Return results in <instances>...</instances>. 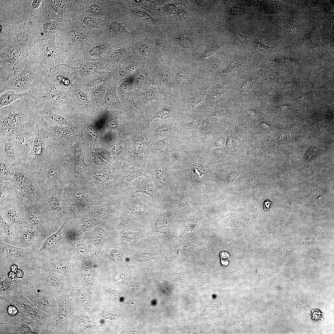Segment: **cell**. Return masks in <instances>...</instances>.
<instances>
[{
    "instance_id": "cell-1",
    "label": "cell",
    "mask_w": 334,
    "mask_h": 334,
    "mask_svg": "<svg viewBox=\"0 0 334 334\" xmlns=\"http://www.w3.org/2000/svg\"><path fill=\"white\" fill-rule=\"evenodd\" d=\"M75 58L69 44L57 36L38 41L28 54L27 63L51 70L60 65H70Z\"/></svg>"
},
{
    "instance_id": "cell-2",
    "label": "cell",
    "mask_w": 334,
    "mask_h": 334,
    "mask_svg": "<svg viewBox=\"0 0 334 334\" xmlns=\"http://www.w3.org/2000/svg\"><path fill=\"white\" fill-rule=\"evenodd\" d=\"M113 16L133 33L158 31L160 20L135 4L133 0H106Z\"/></svg>"
},
{
    "instance_id": "cell-3",
    "label": "cell",
    "mask_w": 334,
    "mask_h": 334,
    "mask_svg": "<svg viewBox=\"0 0 334 334\" xmlns=\"http://www.w3.org/2000/svg\"><path fill=\"white\" fill-rule=\"evenodd\" d=\"M63 192L73 213H79L91 206L106 205L115 199L114 196H106L101 194L83 176H74Z\"/></svg>"
},
{
    "instance_id": "cell-4",
    "label": "cell",
    "mask_w": 334,
    "mask_h": 334,
    "mask_svg": "<svg viewBox=\"0 0 334 334\" xmlns=\"http://www.w3.org/2000/svg\"><path fill=\"white\" fill-rule=\"evenodd\" d=\"M37 104L34 98H20L0 109V133H12L30 126L38 119Z\"/></svg>"
},
{
    "instance_id": "cell-5",
    "label": "cell",
    "mask_w": 334,
    "mask_h": 334,
    "mask_svg": "<svg viewBox=\"0 0 334 334\" xmlns=\"http://www.w3.org/2000/svg\"><path fill=\"white\" fill-rule=\"evenodd\" d=\"M38 41L34 36H30L18 44L1 46L0 89L23 70L28 63L30 50Z\"/></svg>"
},
{
    "instance_id": "cell-6",
    "label": "cell",
    "mask_w": 334,
    "mask_h": 334,
    "mask_svg": "<svg viewBox=\"0 0 334 334\" xmlns=\"http://www.w3.org/2000/svg\"><path fill=\"white\" fill-rule=\"evenodd\" d=\"M54 140L50 133L39 120L33 127V139L28 166L39 173L55 155Z\"/></svg>"
},
{
    "instance_id": "cell-7",
    "label": "cell",
    "mask_w": 334,
    "mask_h": 334,
    "mask_svg": "<svg viewBox=\"0 0 334 334\" xmlns=\"http://www.w3.org/2000/svg\"><path fill=\"white\" fill-rule=\"evenodd\" d=\"M152 144L147 125L128 127L126 154L125 162L145 170Z\"/></svg>"
},
{
    "instance_id": "cell-8",
    "label": "cell",
    "mask_w": 334,
    "mask_h": 334,
    "mask_svg": "<svg viewBox=\"0 0 334 334\" xmlns=\"http://www.w3.org/2000/svg\"><path fill=\"white\" fill-rule=\"evenodd\" d=\"M66 163L54 155L38 173L40 182L44 192L63 191L70 184L74 175L67 170Z\"/></svg>"
},
{
    "instance_id": "cell-9",
    "label": "cell",
    "mask_w": 334,
    "mask_h": 334,
    "mask_svg": "<svg viewBox=\"0 0 334 334\" xmlns=\"http://www.w3.org/2000/svg\"><path fill=\"white\" fill-rule=\"evenodd\" d=\"M20 191L22 197L34 204L43 202L44 193L41 186L38 173L24 165L15 168L10 181Z\"/></svg>"
},
{
    "instance_id": "cell-10",
    "label": "cell",
    "mask_w": 334,
    "mask_h": 334,
    "mask_svg": "<svg viewBox=\"0 0 334 334\" xmlns=\"http://www.w3.org/2000/svg\"><path fill=\"white\" fill-rule=\"evenodd\" d=\"M28 229H33L46 239L61 226L51 216L42 203L34 204L22 197Z\"/></svg>"
},
{
    "instance_id": "cell-11",
    "label": "cell",
    "mask_w": 334,
    "mask_h": 334,
    "mask_svg": "<svg viewBox=\"0 0 334 334\" xmlns=\"http://www.w3.org/2000/svg\"><path fill=\"white\" fill-rule=\"evenodd\" d=\"M50 70L28 63L18 75L1 88L0 93L8 90L25 92L35 88L48 74Z\"/></svg>"
},
{
    "instance_id": "cell-12",
    "label": "cell",
    "mask_w": 334,
    "mask_h": 334,
    "mask_svg": "<svg viewBox=\"0 0 334 334\" xmlns=\"http://www.w3.org/2000/svg\"><path fill=\"white\" fill-rule=\"evenodd\" d=\"M115 203L117 211L143 216L153 213L159 205L147 195L131 194L124 190L116 196Z\"/></svg>"
},
{
    "instance_id": "cell-13",
    "label": "cell",
    "mask_w": 334,
    "mask_h": 334,
    "mask_svg": "<svg viewBox=\"0 0 334 334\" xmlns=\"http://www.w3.org/2000/svg\"><path fill=\"white\" fill-rule=\"evenodd\" d=\"M58 36L69 44L77 58H80L84 50L96 39L75 19L65 22Z\"/></svg>"
},
{
    "instance_id": "cell-14",
    "label": "cell",
    "mask_w": 334,
    "mask_h": 334,
    "mask_svg": "<svg viewBox=\"0 0 334 334\" xmlns=\"http://www.w3.org/2000/svg\"><path fill=\"white\" fill-rule=\"evenodd\" d=\"M20 291L37 309L56 318L57 314L56 292L47 287H22Z\"/></svg>"
},
{
    "instance_id": "cell-15",
    "label": "cell",
    "mask_w": 334,
    "mask_h": 334,
    "mask_svg": "<svg viewBox=\"0 0 334 334\" xmlns=\"http://www.w3.org/2000/svg\"><path fill=\"white\" fill-rule=\"evenodd\" d=\"M7 297L17 306L23 316L35 320L40 324L43 334H49L55 319L37 309L20 291L8 295Z\"/></svg>"
},
{
    "instance_id": "cell-16",
    "label": "cell",
    "mask_w": 334,
    "mask_h": 334,
    "mask_svg": "<svg viewBox=\"0 0 334 334\" xmlns=\"http://www.w3.org/2000/svg\"><path fill=\"white\" fill-rule=\"evenodd\" d=\"M214 83L210 77H199L177 97L186 114L193 111L203 101L208 89Z\"/></svg>"
},
{
    "instance_id": "cell-17",
    "label": "cell",
    "mask_w": 334,
    "mask_h": 334,
    "mask_svg": "<svg viewBox=\"0 0 334 334\" xmlns=\"http://www.w3.org/2000/svg\"><path fill=\"white\" fill-rule=\"evenodd\" d=\"M168 165V163L160 160L150 153L145 169L154 186L165 199L168 194L170 178Z\"/></svg>"
},
{
    "instance_id": "cell-18",
    "label": "cell",
    "mask_w": 334,
    "mask_h": 334,
    "mask_svg": "<svg viewBox=\"0 0 334 334\" xmlns=\"http://www.w3.org/2000/svg\"><path fill=\"white\" fill-rule=\"evenodd\" d=\"M42 203L61 226L70 218L73 213L65 199L63 191L53 190L44 192V198Z\"/></svg>"
},
{
    "instance_id": "cell-19",
    "label": "cell",
    "mask_w": 334,
    "mask_h": 334,
    "mask_svg": "<svg viewBox=\"0 0 334 334\" xmlns=\"http://www.w3.org/2000/svg\"><path fill=\"white\" fill-rule=\"evenodd\" d=\"M172 67L171 85L174 96H179L188 87L199 77L197 66L190 62L175 63Z\"/></svg>"
},
{
    "instance_id": "cell-20",
    "label": "cell",
    "mask_w": 334,
    "mask_h": 334,
    "mask_svg": "<svg viewBox=\"0 0 334 334\" xmlns=\"http://www.w3.org/2000/svg\"><path fill=\"white\" fill-rule=\"evenodd\" d=\"M37 250L10 245L0 241V269L12 264L22 266L27 265L32 260Z\"/></svg>"
},
{
    "instance_id": "cell-21",
    "label": "cell",
    "mask_w": 334,
    "mask_h": 334,
    "mask_svg": "<svg viewBox=\"0 0 334 334\" xmlns=\"http://www.w3.org/2000/svg\"><path fill=\"white\" fill-rule=\"evenodd\" d=\"M119 170L95 169L90 171L88 175L83 176L102 195L106 196L115 195Z\"/></svg>"
},
{
    "instance_id": "cell-22",
    "label": "cell",
    "mask_w": 334,
    "mask_h": 334,
    "mask_svg": "<svg viewBox=\"0 0 334 334\" xmlns=\"http://www.w3.org/2000/svg\"><path fill=\"white\" fill-rule=\"evenodd\" d=\"M103 26L105 39L112 49L128 45L134 33L128 30L126 26L114 17L112 13L111 18Z\"/></svg>"
},
{
    "instance_id": "cell-23",
    "label": "cell",
    "mask_w": 334,
    "mask_h": 334,
    "mask_svg": "<svg viewBox=\"0 0 334 334\" xmlns=\"http://www.w3.org/2000/svg\"><path fill=\"white\" fill-rule=\"evenodd\" d=\"M22 197L17 200L0 204V217L11 225L19 235L24 230L28 229Z\"/></svg>"
},
{
    "instance_id": "cell-24",
    "label": "cell",
    "mask_w": 334,
    "mask_h": 334,
    "mask_svg": "<svg viewBox=\"0 0 334 334\" xmlns=\"http://www.w3.org/2000/svg\"><path fill=\"white\" fill-rule=\"evenodd\" d=\"M34 123L11 133L22 165H27L29 161L33 139V127Z\"/></svg>"
},
{
    "instance_id": "cell-25",
    "label": "cell",
    "mask_w": 334,
    "mask_h": 334,
    "mask_svg": "<svg viewBox=\"0 0 334 334\" xmlns=\"http://www.w3.org/2000/svg\"><path fill=\"white\" fill-rule=\"evenodd\" d=\"M213 120L208 113L194 111L186 114L179 121V127H182L195 134L211 131Z\"/></svg>"
},
{
    "instance_id": "cell-26",
    "label": "cell",
    "mask_w": 334,
    "mask_h": 334,
    "mask_svg": "<svg viewBox=\"0 0 334 334\" xmlns=\"http://www.w3.org/2000/svg\"><path fill=\"white\" fill-rule=\"evenodd\" d=\"M150 33L145 32L134 33L128 45L129 53L145 58L151 57L156 54L150 38Z\"/></svg>"
},
{
    "instance_id": "cell-27",
    "label": "cell",
    "mask_w": 334,
    "mask_h": 334,
    "mask_svg": "<svg viewBox=\"0 0 334 334\" xmlns=\"http://www.w3.org/2000/svg\"><path fill=\"white\" fill-rule=\"evenodd\" d=\"M0 161L15 168L22 165L11 133H0Z\"/></svg>"
},
{
    "instance_id": "cell-28",
    "label": "cell",
    "mask_w": 334,
    "mask_h": 334,
    "mask_svg": "<svg viewBox=\"0 0 334 334\" xmlns=\"http://www.w3.org/2000/svg\"><path fill=\"white\" fill-rule=\"evenodd\" d=\"M26 316L11 324H0V334H43L40 324Z\"/></svg>"
},
{
    "instance_id": "cell-29",
    "label": "cell",
    "mask_w": 334,
    "mask_h": 334,
    "mask_svg": "<svg viewBox=\"0 0 334 334\" xmlns=\"http://www.w3.org/2000/svg\"><path fill=\"white\" fill-rule=\"evenodd\" d=\"M175 145L174 135L155 140L152 142L150 153L160 160L169 163L173 156Z\"/></svg>"
},
{
    "instance_id": "cell-30",
    "label": "cell",
    "mask_w": 334,
    "mask_h": 334,
    "mask_svg": "<svg viewBox=\"0 0 334 334\" xmlns=\"http://www.w3.org/2000/svg\"><path fill=\"white\" fill-rule=\"evenodd\" d=\"M112 48L105 39H96L84 50L80 58L93 62L104 61Z\"/></svg>"
},
{
    "instance_id": "cell-31",
    "label": "cell",
    "mask_w": 334,
    "mask_h": 334,
    "mask_svg": "<svg viewBox=\"0 0 334 334\" xmlns=\"http://www.w3.org/2000/svg\"><path fill=\"white\" fill-rule=\"evenodd\" d=\"M147 174L145 170L131 166L124 162L119 170L117 180V185L115 190L116 195L126 188L130 182L135 179Z\"/></svg>"
},
{
    "instance_id": "cell-32",
    "label": "cell",
    "mask_w": 334,
    "mask_h": 334,
    "mask_svg": "<svg viewBox=\"0 0 334 334\" xmlns=\"http://www.w3.org/2000/svg\"><path fill=\"white\" fill-rule=\"evenodd\" d=\"M160 120L153 128L148 127V137L152 142L173 136L179 128V120Z\"/></svg>"
},
{
    "instance_id": "cell-33",
    "label": "cell",
    "mask_w": 334,
    "mask_h": 334,
    "mask_svg": "<svg viewBox=\"0 0 334 334\" xmlns=\"http://www.w3.org/2000/svg\"><path fill=\"white\" fill-rule=\"evenodd\" d=\"M75 19L96 39H105L103 25L91 15L85 11L77 12L75 13Z\"/></svg>"
},
{
    "instance_id": "cell-34",
    "label": "cell",
    "mask_w": 334,
    "mask_h": 334,
    "mask_svg": "<svg viewBox=\"0 0 334 334\" xmlns=\"http://www.w3.org/2000/svg\"><path fill=\"white\" fill-rule=\"evenodd\" d=\"M85 11L102 25L107 22L112 17L111 11L104 0H87Z\"/></svg>"
},
{
    "instance_id": "cell-35",
    "label": "cell",
    "mask_w": 334,
    "mask_h": 334,
    "mask_svg": "<svg viewBox=\"0 0 334 334\" xmlns=\"http://www.w3.org/2000/svg\"><path fill=\"white\" fill-rule=\"evenodd\" d=\"M123 190L131 194L141 193L147 195L157 205H159L161 199V195L156 189L150 178L147 174L144 176L143 180L137 185L133 186L129 185Z\"/></svg>"
},
{
    "instance_id": "cell-36",
    "label": "cell",
    "mask_w": 334,
    "mask_h": 334,
    "mask_svg": "<svg viewBox=\"0 0 334 334\" xmlns=\"http://www.w3.org/2000/svg\"><path fill=\"white\" fill-rule=\"evenodd\" d=\"M46 240L43 235L36 231L32 229H26L20 234L16 246L37 250Z\"/></svg>"
},
{
    "instance_id": "cell-37",
    "label": "cell",
    "mask_w": 334,
    "mask_h": 334,
    "mask_svg": "<svg viewBox=\"0 0 334 334\" xmlns=\"http://www.w3.org/2000/svg\"><path fill=\"white\" fill-rule=\"evenodd\" d=\"M0 204L19 199L22 197L19 189L11 182L0 180Z\"/></svg>"
},
{
    "instance_id": "cell-38",
    "label": "cell",
    "mask_w": 334,
    "mask_h": 334,
    "mask_svg": "<svg viewBox=\"0 0 334 334\" xmlns=\"http://www.w3.org/2000/svg\"><path fill=\"white\" fill-rule=\"evenodd\" d=\"M19 235L10 223L0 217V241L16 246Z\"/></svg>"
},
{
    "instance_id": "cell-39",
    "label": "cell",
    "mask_w": 334,
    "mask_h": 334,
    "mask_svg": "<svg viewBox=\"0 0 334 334\" xmlns=\"http://www.w3.org/2000/svg\"><path fill=\"white\" fill-rule=\"evenodd\" d=\"M40 121L49 132L54 140L59 144L66 143L71 137L72 134L67 128Z\"/></svg>"
},
{
    "instance_id": "cell-40",
    "label": "cell",
    "mask_w": 334,
    "mask_h": 334,
    "mask_svg": "<svg viewBox=\"0 0 334 334\" xmlns=\"http://www.w3.org/2000/svg\"><path fill=\"white\" fill-rule=\"evenodd\" d=\"M129 51V48L128 45L118 49L112 48L105 58L104 63L106 66L115 65L125 55L128 54Z\"/></svg>"
},
{
    "instance_id": "cell-41",
    "label": "cell",
    "mask_w": 334,
    "mask_h": 334,
    "mask_svg": "<svg viewBox=\"0 0 334 334\" xmlns=\"http://www.w3.org/2000/svg\"><path fill=\"white\" fill-rule=\"evenodd\" d=\"M32 96L31 90L25 92H19L14 90H8L0 93V108L8 105L22 98Z\"/></svg>"
},
{
    "instance_id": "cell-42",
    "label": "cell",
    "mask_w": 334,
    "mask_h": 334,
    "mask_svg": "<svg viewBox=\"0 0 334 334\" xmlns=\"http://www.w3.org/2000/svg\"><path fill=\"white\" fill-rule=\"evenodd\" d=\"M150 36L153 43L156 54L160 57H167L169 54L164 41L159 31L150 32Z\"/></svg>"
},
{
    "instance_id": "cell-43",
    "label": "cell",
    "mask_w": 334,
    "mask_h": 334,
    "mask_svg": "<svg viewBox=\"0 0 334 334\" xmlns=\"http://www.w3.org/2000/svg\"><path fill=\"white\" fill-rule=\"evenodd\" d=\"M82 59H79L75 62V65L81 71L86 73L101 70L105 68L106 65L104 63L100 62H88L84 61Z\"/></svg>"
},
{
    "instance_id": "cell-44",
    "label": "cell",
    "mask_w": 334,
    "mask_h": 334,
    "mask_svg": "<svg viewBox=\"0 0 334 334\" xmlns=\"http://www.w3.org/2000/svg\"><path fill=\"white\" fill-rule=\"evenodd\" d=\"M157 74L159 80L164 86L169 87L171 85L172 75L169 63L160 65L157 69Z\"/></svg>"
},
{
    "instance_id": "cell-45",
    "label": "cell",
    "mask_w": 334,
    "mask_h": 334,
    "mask_svg": "<svg viewBox=\"0 0 334 334\" xmlns=\"http://www.w3.org/2000/svg\"><path fill=\"white\" fill-rule=\"evenodd\" d=\"M15 169L6 162L0 161V180L10 182L14 175Z\"/></svg>"
},
{
    "instance_id": "cell-46",
    "label": "cell",
    "mask_w": 334,
    "mask_h": 334,
    "mask_svg": "<svg viewBox=\"0 0 334 334\" xmlns=\"http://www.w3.org/2000/svg\"><path fill=\"white\" fill-rule=\"evenodd\" d=\"M100 222L99 219L94 216L87 217L84 219L81 227L84 229H89L98 225Z\"/></svg>"
},
{
    "instance_id": "cell-47",
    "label": "cell",
    "mask_w": 334,
    "mask_h": 334,
    "mask_svg": "<svg viewBox=\"0 0 334 334\" xmlns=\"http://www.w3.org/2000/svg\"><path fill=\"white\" fill-rule=\"evenodd\" d=\"M120 65L118 71L119 75L123 76L127 75L131 72L132 70L134 69L135 66L132 63H125Z\"/></svg>"
},
{
    "instance_id": "cell-48",
    "label": "cell",
    "mask_w": 334,
    "mask_h": 334,
    "mask_svg": "<svg viewBox=\"0 0 334 334\" xmlns=\"http://www.w3.org/2000/svg\"><path fill=\"white\" fill-rule=\"evenodd\" d=\"M111 148L113 153L118 156L122 154V148L121 143L118 141H115L112 143Z\"/></svg>"
},
{
    "instance_id": "cell-49",
    "label": "cell",
    "mask_w": 334,
    "mask_h": 334,
    "mask_svg": "<svg viewBox=\"0 0 334 334\" xmlns=\"http://www.w3.org/2000/svg\"><path fill=\"white\" fill-rule=\"evenodd\" d=\"M93 238H101L104 237L105 235V232L102 229L96 227L93 230Z\"/></svg>"
},
{
    "instance_id": "cell-50",
    "label": "cell",
    "mask_w": 334,
    "mask_h": 334,
    "mask_svg": "<svg viewBox=\"0 0 334 334\" xmlns=\"http://www.w3.org/2000/svg\"><path fill=\"white\" fill-rule=\"evenodd\" d=\"M156 97V93L154 90H150L147 92L144 95L145 99L146 101H150L153 100Z\"/></svg>"
},
{
    "instance_id": "cell-51",
    "label": "cell",
    "mask_w": 334,
    "mask_h": 334,
    "mask_svg": "<svg viewBox=\"0 0 334 334\" xmlns=\"http://www.w3.org/2000/svg\"><path fill=\"white\" fill-rule=\"evenodd\" d=\"M239 174L238 171L236 170L231 171L227 175V178L229 182H233Z\"/></svg>"
},
{
    "instance_id": "cell-52",
    "label": "cell",
    "mask_w": 334,
    "mask_h": 334,
    "mask_svg": "<svg viewBox=\"0 0 334 334\" xmlns=\"http://www.w3.org/2000/svg\"><path fill=\"white\" fill-rule=\"evenodd\" d=\"M87 132L88 135L91 138L94 139L96 138L97 134V132L96 129L93 126H89L87 129Z\"/></svg>"
},
{
    "instance_id": "cell-53",
    "label": "cell",
    "mask_w": 334,
    "mask_h": 334,
    "mask_svg": "<svg viewBox=\"0 0 334 334\" xmlns=\"http://www.w3.org/2000/svg\"><path fill=\"white\" fill-rule=\"evenodd\" d=\"M109 127L111 129H115L118 126V123L116 118L112 117L110 119L108 124Z\"/></svg>"
},
{
    "instance_id": "cell-54",
    "label": "cell",
    "mask_w": 334,
    "mask_h": 334,
    "mask_svg": "<svg viewBox=\"0 0 334 334\" xmlns=\"http://www.w3.org/2000/svg\"><path fill=\"white\" fill-rule=\"evenodd\" d=\"M100 155L102 158L106 161L109 162L111 161V158L110 155L106 151H102L100 153Z\"/></svg>"
},
{
    "instance_id": "cell-55",
    "label": "cell",
    "mask_w": 334,
    "mask_h": 334,
    "mask_svg": "<svg viewBox=\"0 0 334 334\" xmlns=\"http://www.w3.org/2000/svg\"><path fill=\"white\" fill-rule=\"evenodd\" d=\"M128 88V84L126 81L123 82L121 84L119 90L120 93L122 94H126Z\"/></svg>"
},
{
    "instance_id": "cell-56",
    "label": "cell",
    "mask_w": 334,
    "mask_h": 334,
    "mask_svg": "<svg viewBox=\"0 0 334 334\" xmlns=\"http://www.w3.org/2000/svg\"><path fill=\"white\" fill-rule=\"evenodd\" d=\"M193 226H189L186 227L182 233L181 236L183 237H186L191 234L193 229Z\"/></svg>"
},
{
    "instance_id": "cell-57",
    "label": "cell",
    "mask_w": 334,
    "mask_h": 334,
    "mask_svg": "<svg viewBox=\"0 0 334 334\" xmlns=\"http://www.w3.org/2000/svg\"><path fill=\"white\" fill-rule=\"evenodd\" d=\"M145 81L143 75H140L138 79L137 86L138 88H141L143 85Z\"/></svg>"
},
{
    "instance_id": "cell-58",
    "label": "cell",
    "mask_w": 334,
    "mask_h": 334,
    "mask_svg": "<svg viewBox=\"0 0 334 334\" xmlns=\"http://www.w3.org/2000/svg\"><path fill=\"white\" fill-rule=\"evenodd\" d=\"M119 252L117 250L113 251L111 254V256L112 259L115 260H118L120 257Z\"/></svg>"
},
{
    "instance_id": "cell-59",
    "label": "cell",
    "mask_w": 334,
    "mask_h": 334,
    "mask_svg": "<svg viewBox=\"0 0 334 334\" xmlns=\"http://www.w3.org/2000/svg\"><path fill=\"white\" fill-rule=\"evenodd\" d=\"M220 257L221 259H225L229 258L230 256L228 252L222 251L220 253Z\"/></svg>"
},
{
    "instance_id": "cell-60",
    "label": "cell",
    "mask_w": 334,
    "mask_h": 334,
    "mask_svg": "<svg viewBox=\"0 0 334 334\" xmlns=\"http://www.w3.org/2000/svg\"><path fill=\"white\" fill-rule=\"evenodd\" d=\"M77 95L79 99L83 101H85L86 99L84 94L81 92L78 91L77 92Z\"/></svg>"
},
{
    "instance_id": "cell-61",
    "label": "cell",
    "mask_w": 334,
    "mask_h": 334,
    "mask_svg": "<svg viewBox=\"0 0 334 334\" xmlns=\"http://www.w3.org/2000/svg\"><path fill=\"white\" fill-rule=\"evenodd\" d=\"M81 147L79 145H76L74 147V151L76 154H79L81 152Z\"/></svg>"
},
{
    "instance_id": "cell-62",
    "label": "cell",
    "mask_w": 334,
    "mask_h": 334,
    "mask_svg": "<svg viewBox=\"0 0 334 334\" xmlns=\"http://www.w3.org/2000/svg\"><path fill=\"white\" fill-rule=\"evenodd\" d=\"M221 262L222 265L225 266H227L229 263L228 259H221Z\"/></svg>"
},
{
    "instance_id": "cell-63",
    "label": "cell",
    "mask_w": 334,
    "mask_h": 334,
    "mask_svg": "<svg viewBox=\"0 0 334 334\" xmlns=\"http://www.w3.org/2000/svg\"><path fill=\"white\" fill-rule=\"evenodd\" d=\"M271 205V203L270 202H266L265 204V207L267 208H270Z\"/></svg>"
}]
</instances>
